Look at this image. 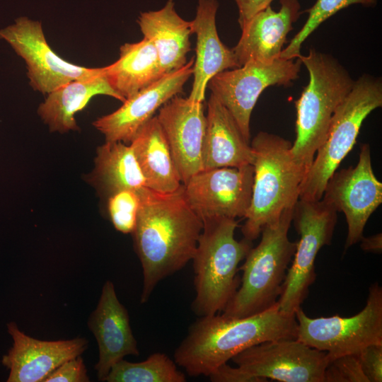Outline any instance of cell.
Masks as SVG:
<instances>
[{
  "mask_svg": "<svg viewBox=\"0 0 382 382\" xmlns=\"http://www.w3.org/2000/svg\"><path fill=\"white\" fill-rule=\"evenodd\" d=\"M104 381L185 382L186 377L178 369L175 361L164 353L156 352L140 362L119 361L112 366Z\"/></svg>",
  "mask_w": 382,
  "mask_h": 382,
  "instance_id": "obj_27",
  "label": "cell"
},
{
  "mask_svg": "<svg viewBox=\"0 0 382 382\" xmlns=\"http://www.w3.org/2000/svg\"><path fill=\"white\" fill-rule=\"evenodd\" d=\"M321 199L345 216L347 236L345 250L359 243L368 219L382 203V183L374 173L369 144L361 146L355 166L335 171Z\"/></svg>",
  "mask_w": 382,
  "mask_h": 382,
  "instance_id": "obj_13",
  "label": "cell"
},
{
  "mask_svg": "<svg viewBox=\"0 0 382 382\" xmlns=\"http://www.w3.org/2000/svg\"><path fill=\"white\" fill-rule=\"evenodd\" d=\"M194 59L126 99L115 111L95 120L93 125L104 135L105 141L131 143L158 109L183 92L192 75Z\"/></svg>",
  "mask_w": 382,
  "mask_h": 382,
  "instance_id": "obj_15",
  "label": "cell"
},
{
  "mask_svg": "<svg viewBox=\"0 0 382 382\" xmlns=\"http://www.w3.org/2000/svg\"><path fill=\"white\" fill-rule=\"evenodd\" d=\"M296 332L295 314L282 312L277 302L246 317L202 316L190 327L175 351L174 361L189 376H209L243 350L267 341L296 339Z\"/></svg>",
  "mask_w": 382,
  "mask_h": 382,
  "instance_id": "obj_2",
  "label": "cell"
},
{
  "mask_svg": "<svg viewBox=\"0 0 382 382\" xmlns=\"http://www.w3.org/2000/svg\"><path fill=\"white\" fill-rule=\"evenodd\" d=\"M296 339L325 352L329 361L357 354L367 346L382 344V288L373 283L364 308L350 317L332 316L311 318L300 307L295 311Z\"/></svg>",
  "mask_w": 382,
  "mask_h": 382,
  "instance_id": "obj_8",
  "label": "cell"
},
{
  "mask_svg": "<svg viewBox=\"0 0 382 382\" xmlns=\"http://www.w3.org/2000/svg\"><path fill=\"white\" fill-rule=\"evenodd\" d=\"M293 209H286L261 231V240L251 248L239 270L240 286L222 315L242 318L262 312L276 303L282 291L296 242L289 239Z\"/></svg>",
  "mask_w": 382,
  "mask_h": 382,
  "instance_id": "obj_6",
  "label": "cell"
},
{
  "mask_svg": "<svg viewBox=\"0 0 382 382\" xmlns=\"http://www.w3.org/2000/svg\"><path fill=\"white\" fill-rule=\"evenodd\" d=\"M88 326L98 343L99 359L95 369L99 381H104L112 366L125 356L139 354L128 312L117 299L112 282H105Z\"/></svg>",
  "mask_w": 382,
  "mask_h": 382,
  "instance_id": "obj_18",
  "label": "cell"
},
{
  "mask_svg": "<svg viewBox=\"0 0 382 382\" xmlns=\"http://www.w3.org/2000/svg\"><path fill=\"white\" fill-rule=\"evenodd\" d=\"M137 23L144 37L155 46L165 74L187 63V54L191 50L192 22L178 14L173 0H168L159 10L141 13Z\"/></svg>",
  "mask_w": 382,
  "mask_h": 382,
  "instance_id": "obj_22",
  "label": "cell"
},
{
  "mask_svg": "<svg viewBox=\"0 0 382 382\" xmlns=\"http://www.w3.org/2000/svg\"><path fill=\"white\" fill-rule=\"evenodd\" d=\"M12 347L2 357L9 370L8 382H43L61 364L81 355L88 342L82 337L54 341L40 340L21 331L15 322L7 324Z\"/></svg>",
  "mask_w": 382,
  "mask_h": 382,
  "instance_id": "obj_17",
  "label": "cell"
},
{
  "mask_svg": "<svg viewBox=\"0 0 382 382\" xmlns=\"http://www.w3.org/2000/svg\"><path fill=\"white\" fill-rule=\"evenodd\" d=\"M93 180L108 197L120 190L146 187L131 145L122 141H105L98 148Z\"/></svg>",
  "mask_w": 382,
  "mask_h": 382,
  "instance_id": "obj_26",
  "label": "cell"
},
{
  "mask_svg": "<svg viewBox=\"0 0 382 382\" xmlns=\"http://www.w3.org/2000/svg\"><path fill=\"white\" fill-rule=\"evenodd\" d=\"M278 11L271 6L255 14L243 27L232 49L239 66L252 60L270 62L280 58L293 23L300 16L298 0H279Z\"/></svg>",
  "mask_w": 382,
  "mask_h": 382,
  "instance_id": "obj_19",
  "label": "cell"
},
{
  "mask_svg": "<svg viewBox=\"0 0 382 382\" xmlns=\"http://www.w3.org/2000/svg\"><path fill=\"white\" fill-rule=\"evenodd\" d=\"M231 360L260 382H323L327 353L296 338H282L253 345Z\"/></svg>",
  "mask_w": 382,
  "mask_h": 382,
  "instance_id": "obj_11",
  "label": "cell"
},
{
  "mask_svg": "<svg viewBox=\"0 0 382 382\" xmlns=\"http://www.w3.org/2000/svg\"><path fill=\"white\" fill-rule=\"evenodd\" d=\"M139 204L137 190H123L108 197V212L116 230L123 233H132L136 225Z\"/></svg>",
  "mask_w": 382,
  "mask_h": 382,
  "instance_id": "obj_29",
  "label": "cell"
},
{
  "mask_svg": "<svg viewBox=\"0 0 382 382\" xmlns=\"http://www.w3.org/2000/svg\"><path fill=\"white\" fill-rule=\"evenodd\" d=\"M337 213L323 199H299L294 205L292 221L300 238L277 301L282 312L295 314L306 298L316 277V258L320 248L332 241Z\"/></svg>",
  "mask_w": 382,
  "mask_h": 382,
  "instance_id": "obj_9",
  "label": "cell"
},
{
  "mask_svg": "<svg viewBox=\"0 0 382 382\" xmlns=\"http://www.w3.org/2000/svg\"><path fill=\"white\" fill-rule=\"evenodd\" d=\"M206 120L203 170L253 164L250 143L228 110L212 94L207 103Z\"/></svg>",
  "mask_w": 382,
  "mask_h": 382,
  "instance_id": "obj_21",
  "label": "cell"
},
{
  "mask_svg": "<svg viewBox=\"0 0 382 382\" xmlns=\"http://www.w3.org/2000/svg\"><path fill=\"white\" fill-rule=\"evenodd\" d=\"M217 0H199L196 15L192 22V34L196 35L195 59L192 89L187 97L193 102L203 103L209 80L225 70L240 67L232 49L220 40L216 16Z\"/></svg>",
  "mask_w": 382,
  "mask_h": 382,
  "instance_id": "obj_20",
  "label": "cell"
},
{
  "mask_svg": "<svg viewBox=\"0 0 382 382\" xmlns=\"http://www.w3.org/2000/svg\"><path fill=\"white\" fill-rule=\"evenodd\" d=\"M301 65L299 58L280 57L270 62L252 60L217 74L207 87L228 110L250 142L251 113L262 91L272 86H289L299 78Z\"/></svg>",
  "mask_w": 382,
  "mask_h": 382,
  "instance_id": "obj_10",
  "label": "cell"
},
{
  "mask_svg": "<svg viewBox=\"0 0 382 382\" xmlns=\"http://www.w3.org/2000/svg\"><path fill=\"white\" fill-rule=\"evenodd\" d=\"M209 377L212 382H260L239 367H231L227 363L218 367Z\"/></svg>",
  "mask_w": 382,
  "mask_h": 382,
  "instance_id": "obj_33",
  "label": "cell"
},
{
  "mask_svg": "<svg viewBox=\"0 0 382 382\" xmlns=\"http://www.w3.org/2000/svg\"><path fill=\"white\" fill-rule=\"evenodd\" d=\"M104 68L109 83L125 100L166 74L155 46L144 37L122 45L119 59Z\"/></svg>",
  "mask_w": 382,
  "mask_h": 382,
  "instance_id": "obj_25",
  "label": "cell"
},
{
  "mask_svg": "<svg viewBox=\"0 0 382 382\" xmlns=\"http://www.w3.org/2000/svg\"><path fill=\"white\" fill-rule=\"evenodd\" d=\"M137 192L140 204L132 233L143 270V303L162 279L192 260L203 223L188 204L183 185L169 193L146 187Z\"/></svg>",
  "mask_w": 382,
  "mask_h": 382,
  "instance_id": "obj_1",
  "label": "cell"
},
{
  "mask_svg": "<svg viewBox=\"0 0 382 382\" xmlns=\"http://www.w3.org/2000/svg\"><path fill=\"white\" fill-rule=\"evenodd\" d=\"M362 371L369 382L382 381V344L371 345L358 353Z\"/></svg>",
  "mask_w": 382,
  "mask_h": 382,
  "instance_id": "obj_32",
  "label": "cell"
},
{
  "mask_svg": "<svg viewBox=\"0 0 382 382\" xmlns=\"http://www.w3.org/2000/svg\"><path fill=\"white\" fill-rule=\"evenodd\" d=\"M298 58L309 74V81L295 102L296 139L290 151L307 173L324 141L332 117L352 90L354 80L332 55L310 49Z\"/></svg>",
  "mask_w": 382,
  "mask_h": 382,
  "instance_id": "obj_3",
  "label": "cell"
},
{
  "mask_svg": "<svg viewBox=\"0 0 382 382\" xmlns=\"http://www.w3.org/2000/svg\"><path fill=\"white\" fill-rule=\"evenodd\" d=\"M376 0H317L308 10V17L301 29L291 40L281 53V58L296 59L301 54V45L319 25L339 11L352 4L374 6Z\"/></svg>",
  "mask_w": 382,
  "mask_h": 382,
  "instance_id": "obj_28",
  "label": "cell"
},
{
  "mask_svg": "<svg viewBox=\"0 0 382 382\" xmlns=\"http://www.w3.org/2000/svg\"><path fill=\"white\" fill-rule=\"evenodd\" d=\"M250 146L254 154L253 184L241 231L244 238L253 241L266 225L294 208L306 173L294 161L291 143L278 135L260 132Z\"/></svg>",
  "mask_w": 382,
  "mask_h": 382,
  "instance_id": "obj_4",
  "label": "cell"
},
{
  "mask_svg": "<svg viewBox=\"0 0 382 382\" xmlns=\"http://www.w3.org/2000/svg\"><path fill=\"white\" fill-rule=\"evenodd\" d=\"M4 40L26 64L30 86L43 94L76 79L98 75L103 67L88 68L66 62L47 43L40 21L20 17L0 29Z\"/></svg>",
  "mask_w": 382,
  "mask_h": 382,
  "instance_id": "obj_12",
  "label": "cell"
},
{
  "mask_svg": "<svg viewBox=\"0 0 382 382\" xmlns=\"http://www.w3.org/2000/svg\"><path fill=\"white\" fill-rule=\"evenodd\" d=\"M89 377L81 355L66 360L51 372L43 382H88Z\"/></svg>",
  "mask_w": 382,
  "mask_h": 382,
  "instance_id": "obj_31",
  "label": "cell"
},
{
  "mask_svg": "<svg viewBox=\"0 0 382 382\" xmlns=\"http://www.w3.org/2000/svg\"><path fill=\"white\" fill-rule=\"evenodd\" d=\"M98 95L108 96L122 103L126 100L110 86L103 67V71L98 75L73 80L49 93L37 112L52 132L77 130L75 114Z\"/></svg>",
  "mask_w": 382,
  "mask_h": 382,
  "instance_id": "obj_23",
  "label": "cell"
},
{
  "mask_svg": "<svg viewBox=\"0 0 382 382\" xmlns=\"http://www.w3.org/2000/svg\"><path fill=\"white\" fill-rule=\"evenodd\" d=\"M183 184L203 170L207 120L203 103L175 96L156 116Z\"/></svg>",
  "mask_w": 382,
  "mask_h": 382,
  "instance_id": "obj_16",
  "label": "cell"
},
{
  "mask_svg": "<svg viewBox=\"0 0 382 382\" xmlns=\"http://www.w3.org/2000/svg\"><path fill=\"white\" fill-rule=\"evenodd\" d=\"M202 221L192 259L195 289L192 308L199 317L223 311L240 285L238 265L252 248V241L235 238L236 219L213 216Z\"/></svg>",
  "mask_w": 382,
  "mask_h": 382,
  "instance_id": "obj_5",
  "label": "cell"
},
{
  "mask_svg": "<svg viewBox=\"0 0 382 382\" xmlns=\"http://www.w3.org/2000/svg\"><path fill=\"white\" fill-rule=\"evenodd\" d=\"M253 165L203 170L183 184L190 207L202 220L213 216L245 218L250 204Z\"/></svg>",
  "mask_w": 382,
  "mask_h": 382,
  "instance_id": "obj_14",
  "label": "cell"
},
{
  "mask_svg": "<svg viewBox=\"0 0 382 382\" xmlns=\"http://www.w3.org/2000/svg\"><path fill=\"white\" fill-rule=\"evenodd\" d=\"M130 145L145 178L146 187L158 192L169 193L183 185L156 116L141 128Z\"/></svg>",
  "mask_w": 382,
  "mask_h": 382,
  "instance_id": "obj_24",
  "label": "cell"
},
{
  "mask_svg": "<svg viewBox=\"0 0 382 382\" xmlns=\"http://www.w3.org/2000/svg\"><path fill=\"white\" fill-rule=\"evenodd\" d=\"M238 9V23L243 27L255 14L270 5L272 0H235Z\"/></svg>",
  "mask_w": 382,
  "mask_h": 382,
  "instance_id": "obj_34",
  "label": "cell"
},
{
  "mask_svg": "<svg viewBox=\"0 0 382 382\" xmlns=\"http://www.w3.org/2000/svg\"><path fill=\"white\" fill-rule=\"evenodd\" d=\"M382 105V81L363 74L335 111L299 190V199H321L326 183L356 143L364 120Z\"/></svg>",
  "mask_w": 382,
  "mask_h": 382,
  "instance_id": "obj_7",
  "label": "cell"
},
{
  "mask_svg": "<svg viewBox=\"0 0 382 382\" xmlns=\"http://www.w3.org/2000/svg\"><path fill=\"white\" fill-rule=\"evenodd\" d=\"M323 382H369L357 354H346L330 360L324 371Z\"/></svg>",
  "mask_w": 382,
  "mask_h": 382,
  "instance_id": "obj_30",
  "label": "cell"
},
{
  "mask_svg": "<svg viewBox=\"0 0 382 382\" xmlns=\"http://www.w3.org/2000/svg\"><path fill=\"white\" fill-rule=\"evenodd\" d=\"M361 248L366 252L379 253L382 250L381 233L369 237H362L359 241Z\"/></svg>",
  "mask_w": 382,
  "mask_h": 382,
  "instance_id": "obj_35",
  "label": "cell"
}]
</instances>
